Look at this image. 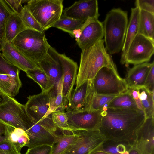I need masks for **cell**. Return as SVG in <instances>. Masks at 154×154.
I'll return each instance as SVG.
<instances>
[{"instance_id": "cell-1", "label": "cell", "mask_w": 154, "mask_h": 154, "mask_svg": "<svg viewBox=\"0 0 154 154\" xmlns=\"http://www.w3.org/2000/svg\"><path fill=\"white\" fill-rule=\"evenodd\" d=\"M99 131L106 140L134 145L146 117L140 109L103 107Z\"/></svg>"}, {"instance_id": "cell-2", "label": "cell", "mask_w": 154, "mask_h": 154, "mask_svg": "<svg viewBox=\"0 0 154 154\" xmlns=\"http://www.w3.org/2000/svg\"><path fill=\"white\" fill-rule=\"evenodd\" d=\"M104 67L117 69L112 57L105 48L104 40L102 39L82 50L75 88L86 81L92 80Z\"/></svg>"}, {"instance_id": "cell-3", "label": "cell", "mask_w": 154, "mask_h": 154, "mask_svg": "<svg viewBox=\"0 0 154 154\" xmlns=\"http://www.w3.org/2000/svg\"><path fill=\"white\" fill-rule=\"evenodd\" d=\"M128 23V13L114 8L107 14L103 23L105 48L109 54L119 52L122 48Z\"/></svg>"}, {"instance_id": "cell-4", "label": "cell", "mask_w": 154, "mask_h": 154, "mask_svg": "<svg viewBox=\"0 0 154 154\" xmlns=\"http://www.w3.org/2000/svg\"><path fill=\"white\" fill-rule=\"evenodd\" d=\"M11 43L37 64L45 56L50 46L45 33L31 29L23 31Z\"/></svg>"}, {"instance_id": "cell-5", "label": "cell", "mask_w": 154, "mask_h": 154, "mask_svg": "<svg viewBox=\"0 0 154 154\" xmlns=\"http://www.w3.org/2000/svg\"><path fill=\"white\" fill-rule=\"evenodd\" d=\"M92 89L95 94L108 96L120 95L128 91L125 79L120 76L117 69L106 67L101 68L92 80Z\"/></svg>"}, {"instance_id": "cell-6", "label": "cell", "mask_w": 154, "mask_h": 154, "mask_svg": "<svg viewBox=\"0 0 154 154\" xmlns=\"http://www.w3.org/2000/svg\"><path fill=\"white\" fill-rule=\"evenodd\" d=\"M63 0H29L27 8L45 31L59 20L63 11Z\"/></svg>"}, {"instance_id": "cell-7", "label": "cell", "mask_w": 154, "mask_h": 154, "mask_svg": "<svg viewBox=\"0 0 154 154\" xmlns=\"http://www.w3.org/2000/svg\"><path fill=\"white\" fill-rule=\"evenodd\" d=\"M27 99L24 106L29 116L48 129L55 132L57 128L52 120L49 91L30 95Z\"/></svg>"}, {"instance_id": "cell-8", "label": "cell", "mask_w": 154, "mask_h": 154, "mask_svg": "<svg viewBox=\"0 0 154 154\" xmlns=\"http://www.w3.org/2000/svg\"><path fill=\"white\" fill-rule=\"evenodd\" d=\"M0 120L9 126L26 131L31 119L27 114L24 105L10 97L0 105Z\"/></svg>"}, {"instance_id": "cell-9", "label": "cell", "mask_w": 154, "mask_h": 154, "mask_svg": "<svg viewBox=\"0 0 154 154\" xmlns=\"http://www.w3.org/2000/svg\"><path fill=\"white\" fill-rule=\"evenodd\" d=\"M103 109L90 111L81 109L77 111L66 112L69 127L72 131L78 130L99 131Z\"/></svg>"}, {"instance_id": "cell-10", "label": "cell", "mask_w": 154, "mask_h": 154, "mask_svg": "<svg viewBox=\"0 0 154 154\" xmlns=\"http://www.w3.org/2000/svg\"><path fill=\"white\" fill-rule=\"evenodd\" d=\"M154 53V41L137 34L128 48L125 60L126 65H136L149 61Z\"/></svg>"}, {"instance_id": "cell-11", "label": "cell", "mask_w": 154, "mask_h": 154, "mask_svg": "<svg viewBox=\"0 0 154 154\" xmlns=\"http://www.w3.org/2000/svg\"><path fill=\"white\" fill-rule=\"evenodd\" d=\"M75 131L80 135L81 138L64 153L89 154L99 147L106 140L99 131L80 130Z\"/></svg>"}, {"instance_id": "cell-12", "label": "cell", "mask_w": 154, "mask_h": 154, "mask_svg": "<svg viewBox=\"0 0 154 154\" xmlns=\"http://www.w3.org/2000/svg\"><path fill=\"white\" fill-rule=\"evenodd\" d=\"M59 54L50 46L45 56L37 63L48 78V91L58 83L63 75Z\"/></svg>"}, {"instance_id": "cell-13", "label": "cell", "mask_w": 154, "mask_h": 154, "mask_svg": "<svg viewBox=\"0 0 154 154\" xmlns=\"http://www.w3.org/2000/svg\"><path fill=\"white\" fill-rule=\"evenodd\" d=\"M63 16L84 22L90 18L98 19V2L97 0L76 1L63 10Z\"/></svg>"}, {"instance_id": "cell-14", "label": "cell", "mask_w": 154, "mask_h": 154, "mask_svg": "<svg viewBox=\"0 0 154 154\" xmlns=\"http://www.w3.org/2000/svg\"><path fill=\"white\" fill-rule=\"evenodd\" d=\"M59 56L63 76V106L65 110L76 81L78 66L76 62L65 54H59Z\"/></svg>"}, {"instance_id": "cell-15", "label": "cell", "mask_w": 154, "mask_h": 154, "mask_svg": "<svg viewBox=\"0 0 154 154\" xmlns=\"http://www.w3.org/2000/svg\"><path fill=\"white\" fill-rule=\"evenodd\" d=\"M154 117L146 118L138 131L134 146L140 154H154Z\"/></svg>"}, {"instance_id": "cell-16", "label": "cell", "mask_w": 154, "mask_h": 154, "mask_svg": "<svg viewBox=\"0 0 154 154\" xmlns=\"http://www.w3.org/2000/svg\"><path fill=\"white\" fill-rule=\"evenodd\" d=\"M83 29L76 41L79 47L83 50L93 45L104 37L103 23L98 19L90 18L82 25Z\"/></svg>"}, {"instance_id": "cell-17", "label": "cell", "mask_w": 154, "mask_h": 154, "mask_svg": "<svg viewBox=\"0 0 154 154\" xmlns=\"http://www.w3.org/2000/svg\"><path fill=\"white\" fill-rule=\"evenodd\" d=\"M2 51L5 58L20 70L25 72L40 68L37 63L24 55L11 42L6 41Z\"/></svg>"}, {"instance_id": "cell-18", "label": "cell", "mask_w": 154, "mask_h": 154, "mask_svg": "<svg viewBox=\"0 0 154 154\" xmlns=\"http://www.w3.org/2000/svg\"><path fill=\"white\" fill-rule=\"evenodd\" d=\"M146 62L135 65L127 71L125 79L128 88L143 87L153 63Z\"/></svg>"}, {"instance_id": "cell-19", "label": "cell", "mask_w": 154, "mask_h": 154, "mask_svg": "<svg viewBox=\"0 0 154 154\" xmlns=\"http://www.w3.org/2000/svg\"><path fill=\"white\" fill-rule=\"evenodd\" d=\"M73 90L66 106V112L77 111L84 108L92 90V80L86 81Z\"/></svg>"}, {"instance_id": "cell-20", "label": "cell", "mask_w": 154, "mask_h": 154, "mask_svg": "<svg viewBox=\"0 0 154 154\" xmlns=\"http://www.w3.org/2000/svg\"><path fill=\"white\" fill-rule=\"evenodd\" d=\"M130 20L128 23L125 39L122 49L120 63L125 64V57L132 41L137 34L140 9L137 7L132 8Z\"/></svg>"}, {"instance_id": "cell-21", "label": "cell", "mask_w": 154, "mask_h": 154, "mask_svg": "<svg viewBox=\"0 0 154 154\" xmlns=\"http://www.w3.org/2000/svg\"><path fill=\"white\" fill-rule=\"evenodd\" d=\"M62 134H56L51 146V154H63L70 146L76 143L81 138L76 131L66 132Z\"/></svg>"}, {"instance_id": "cell-22", "label": "cell", "mask_w": 154, "mask_h": 154, "mask_svg": "<svg viewBox=\"0 0 154 154\" xmlns=\"http://www.w3.org/2000/svg\"><path fill=\"white\" fill-rule=\"evenodd\" d=\"M27 29L19 14L14 13L8 18L5 29L6 41L11 42L20 33Z\"/></svg>"}, {"instance_id": "cell-23", "label": "cell", "mask_w": 154, "mask_h": 154, "mask_svg": "<svg viewBox=\"0 0 154 154\" xmlns=\"http://www.w3.org/2000/svg\"><path fill=\"white\" fill-rule=\"evenodd\" d=\"M137 34L154 41V14L140 10Z\"/></svg>"}, {"instance_id": "cell-24", "label": "cell", "mask_w": 154, "mask_h": 154, "mask_svg": "<svg viewBox=\"0 0 154 154\" xmlns=\"http://www.w3.org/2000/svg\"><path fill=\"white\" fill-rule=\"evenodd\" d=\"M22 86L19 76L0 74V89L9 97L14 98Z\"/></svg>"}, {"instance_id": "cell-25", "label": "cell", "mask_w": 154, "mask_h": 154, "mask_svg": "<svg viewBox=\"0 0 154 154\" xmlns=\"http://www.w3.org/2000/svg\"><path fill=\"white\" fill-rule=\"evenodd\" d=\"M118 95L108 96L96 94L93 92L92 89L83 108L90 111L102 109L106 104Z\"/></svg>"}, {"instance_id": "cell-26", "label": "cell", "mask_w": 154, "mask_h": 154, "mask_svg": "<svg viewBox=\"0 0 154 154\" xmlns=\"http://www.w3.org/2000/svg\"><path fill=\"white\" fill-rule=\"evenodd\" d=\"M63 75L58 83L49 91L50 108L52 112L65 110L63 106Z\"/></svg>"}, {"instance_id": "cell-27", "label": "cell", "mask_w": 154, "mask_h": 154, "mask_svg": "<svg viewBox=\"0 0 154 154\" xmlns=\"http://www.w3.org/2000/svg\"><path fill=\"white\" fill-rule=\"evenodd\" d=\"M9 140L19 153L22 148L29 143V139L26 131L21 128L11 126L8 136Z\"/></svg>"}, {"instance_id": "cell-28", "label": "cell", "mask_w": 154, "mask_h": 154, "mask_svg": "<svg viewBox=\"0 0 154 154\" xmlns=\"http://www.w3.org/2000/svg\"><path fill=\"white\" fill-rule=\"evenodd\" d=\"M107 108L139 109L128 91L125 93L118 95L113 99L108 104Z\"/></svg>"}, {"instance_id": "cell-29", "label": "cell", "mask_w": 154, "mask_h": 154, "mask_svg": "<svg viewBox=\"0 0 154 154\" xmlns=\"http://www.w3.org/2000/svg\"><path fill=\"white\" fill-rule=\"evenodd\" d=\"M137 88L146 118L154 117V93H150L144 87Z\"/></svg>"}, {"instance_id": "cell-30", "label": "cell", "mask_w": 154, "mask_h": 154, "mask_svg": "<svg viewBox=\"0 0 154 154\" xmlns=\"http://www.w3.org/2000/svg\"><path fill=\"white\" fill-rule=\"evenodd\" d=\"M14 12L5 1L0 0V51L6 41L5 29L6 24L10 16Z\"/></svg>"}, {"instance_id": "cell-31", "label": "cell", "mask_w": 154, "mask_h": 154, "mask_svg": "<svg viewBox=\"0 0 154 154\" xmlns=\"http://www.w3.org/2000/svg\"><path fill=\"white\" fill-rule=\"evenodd\" d=\"M131 147L126 143L106 140L96 150L109 154H128V150Z\"/></svg>"}, {"instance_id": "cell-32", "label": "cell", "mask_w": 154, "mask_h": 154, "mask_svg": "<svg viewBox=\"0 0 154 154\" xmlns=\"http://www.w3.org/2000/svg\"><path fill=\"white\" fill-rule=\"evenodd\" d=\"M84 22L79 20L68 18L62 15L61 18L56 22L52 27H54L68 33L71 36L72 32L80 28Z\"/></svg>"}, {"instance_id": "cell-33", "label": "cell", "mask_w": 154, "mask_h": 154, "mask_svg": "<svg viewBox=\"0 0 154 154\" xmlns=\"http://www.w3.org/2000/svg\"><path fill=\"white\" fill-rule=\"evenodd\" d=\"M25 26L27 29L45 33V30L27 8L26 5L19 14Z\"/></svg>"}, {"instance_id": "cell-34", "label": "cell", "mask_w": 154, "mask_h": 154, "mask_svg": "<svg viewBox=\"0 0 154 154\" xmlns=\"http://www.w3.org/2000/svg\"><path fill=\"white\" fill-rule=\"evenodd\" d=\"M25 72L28 77L38 84L42 92L48 91V78L45 73L40 68L28 70Z\"/></svg>"}, {"instance_id": "cell-35", "label": "cell", "mask_w": 154, "mask_h": 154, "mask_svg": "<svg viewBox=\"0 0 154 154\" xmlns=\"http://www.w3.org/2000/svg\"><path fill=\"white\" fill-rule=\"evenodd\" d=\"M53 122L62 133L67 132L73 133L69 128L68 123V118L66 112L64 111H56L52 113Z\"/></svg>"}, {"instance_id": "cell-36", "label": "cell", "mask_w": 154, "mask_h": 154, "mask_svg": "<svg viewBox=\"0 0 154 154\" xmlns=\"http://www.w3.org/2000/svg\"><path fill=\"white\" fill-rule=\"evenodd\" d=\"M20 70L12 64L0 52V74H7L14 76H19Z\"/></svg>"}, {"instance_id": "cell-37", "label": "cell", "mask_w": 154, "mask_h": 154, "mask_svg": "<svg viewBox=\"0 0 154 154\" xmlns=\"http://www.w3.org/2000/svg\"><path fill=\"white\" fill-rule=\"evenodd\" d=\"M135 4V7H138L140 10L154 14V0H137Z\"/></svg>"}, {"instance_id": "cell-38", "label": "cell", "mask_w": 154, "mask_h": 154, "mask_svg": "<svg viewBox=\"0 0 154 154\" xmlns=\"http://www.w3.org/2000/svg\"><path fill=\"white\" fill-rule=\"evenodd\" d=\"M51 146L44 145L28 148L25 154H51Z\"/></svg>"}, {"instance_id": "cell-39", "label": "cell", "mask_w": 154, "mask_h": 154, "mask_svg": "<svg viewBox=\"0 0 154 154\" xmlns=\"http://www.w3.org/2000/svg\"><path fill=\"white\" fill-rule=\"evenodd\" d=\"M143 87L150 93H154V61L147 76Z\"/></svg>"}, {"instance_id": "cell-40", "label": "cell", "mask_w": 154, "mask_h": 154, "mask_svg": "<svg viewBox=\"0 0 154 154\" xmlns=\"http://www.w3.org/2000/svg\"><path fill=\"white\" fill-rule=\"evenodd\" d=\"M19 153L8 140L0 143V154H18Z\"/></svg>"}, {"instance_id": "cell-41", "label": "cell", "mask_w": 154, "mask_h": 154, "mask_svg": "<svg viewBox=\"0 0 154 154\" xmlns=\"http://www.w3.org/2000/svg\"><path fill=\"white\" fill-rule=\"evenodd\" d=\"M5 1L14 13L19 14L23 8L22 0H5Z\"/></svg>"}, {"instance_id": "cell-42", "label": "cell", "mask_w": 154, "mask_h": 154, "mask_svg": "<svg viewBox=\"0 0 154 154\" xmlns=\"http://www.w3.org/2000/svg\"><path fill=\"white\" fill-rule=\"evenodd\" d=\"M11 126L0 120V143L8 140Z\"/></svg>"}, {"instance_id": "cell-43", "label": "cell", "mask_w": 154, "mask_h": 154, "mask_svg": "<svg viewBox=\"0 0 154 154\" xmlns=\"http://www.w3.org/2000/svg\"><path fill=\"white\" fill-rule=\"evenodd\" d=\"M128 91L134 100L138 108L143 111V109L141 101L139 97L138 91L137 88H128Z\"/></svg>"}, {"instance_id": "cell-44", "label": "cell", "mask_w": 154, "mask_h": 154, "mask_svg": "<svg viewBox=\"0 0 154 154\" xmlns=\"http://www.w3.org/2000/svg\"><path fill=\"white\" fill-rule=\"evenodd\" d=\"M10 98L0 89V105L6 102Z\"/></svg>"}, {"instance_id": "cell-45", "label": "cell", "mask_w": 154, "mask_h": 154, "mask_svg": "<svg viewBox=\"0 0 154 154\" xmlns=\"http://www.w3.org/2000/svg\"><path fill=\"white\" fill-rule=\"evenodd\" d=\"M128 152V154H140L138 150L134 146L130 148Z\"/></svg>"}, {"instance_id": "cell-46", "label": "cell", "mask_w": 154, "mask_h": 154, "mask_svg": "<svg viewBox=\"0 0 154 154\" xmlns=\"http://www.w3.org/2000/svg\"><path fill=\"white\" fill-rule=\"evenodd\" d=\"M89 154H107V153L103 151L95 149L91 152Z\"/></svg>"}, {"instance_id": "cell-47", "label": "cell", "mask_w": 154, "mask_h": 154, "mask_svg": "<svg viewBox=\"0 0 154 154\" xmlns=\"http://www.w3.org/2000/svg\"><path fill=\"white\" fill-rule=\"evenodd\" d=\"M18 154H22L21 153H18Z\"/></svg>"}, {"instance_id": "cell-48", "label": "cell", "mask_w": 154, "mask_h": 154, "mask_svg": "<svg viewBox=\"0 0 154 154\" xmlns=\"http://www.w3.org/2000/svg\"><path fill=\"white\" fill-rule=\"evenodd\" d=\"M63 154H66V153H63Z\"/></svg>"}]
</instances>
